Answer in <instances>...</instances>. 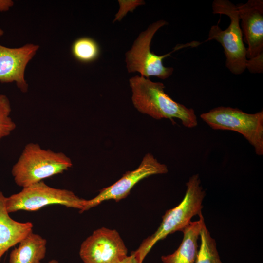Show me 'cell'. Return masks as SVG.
Instances as JSON below:
<instances>
[{
	"label": "cell",
	"mask_w": 263,
	"mask_h": 263,
	"mask_svg": "<svg viewBox=\"0 0 263 263\" xmlns=\"http://www.w3.org/2000/svg\"><path fill=\"white\" fill-rule=\"evenodd\" d=\"M129 82L133 104L140 113L157 120L166 118L173 122L177 118L188 128L197 125L194 110L174 101L165 92L163 83L138 75L130 78Z\"/></svg>",
	"instance_id": "obj_1"
},
{
	"label": "cell",
	"mask_w": 263,
	"mask_h": 263,
	"mask_svg": "<svg viewBox=\"0 0 263 263\" xmlns=\"http://www.w3.org/2000/svg\"><path fill=\"white\" fill-rule=\"evenodd\" d=\"M186 187L185 196L180 204L166 211L156 231L146 238L138 248L133 251L139 263H142L158 241L176 231H182L191 222L193 216L202 213V203L206 193L201 185L199 175L194 174L190 177L186 183Z\"/></svg>",
	"instance_id": "obj_2"
},
{
	"label": "cell",
	"mask_w": 263,
	"mask_h": 263,
	"mask_svg": "<svg viewBox=\"0 0 263 263\" xmlns=\"http://www.w3.org/2000/svg\"><path fill=\"white\" fill-rule=\"evenodd\" d=\"M72 165L64 153L42 149L31 142L24 147L11 173L15 183L23 188L62 173Z\"/></svg>",
	"instance_id": "obj_3"
},
{
	"label": "cell",
	"mask_w": 263,
	"mask_h": 263,
	"mask_svg": "<svg viewBox=\"0 0 263 263\" xmlns=\"http://www.w3.org/2000/svg\"><path fill=\"white\" fill-rule=\"evenodd\" d=\"M212 8L213 14L227 16L230 22L224 30L218 25L212 26L205 41L214 40L220 43L224 48L226 68L233 74H242L246 69L247 58L237 6L228 0H215Z\"/></svg>",
	"instance_id": "obj_4"
},
{
	"label": "cell",
	"mask_w": 263,
	"mask_h": 263,
	"mask_svg": "<svg viewBox=\"0 0 263 263\" xmlns=\"http://www.w3.org/2000/svg\"><path fill=\"white\" fill-rule=\"evenodd\" d=\"M167 24V22L164 20L157 21L140 34L131 49L126 54V62L129 73L137 72L140 73L141 76L147 78L155 76L165 79L172 75L174 69L164 66L163 59L180 49L195 47L200 44L198 42L193 41L177 45L172 51L162 56L151 52L150 46L153 37L160 28Z\"/></svg>",
	"instance_id": "obj_5"
},
{
	"label": "cell",
	"mask_w": 263,
	"mask_h": 263,
	"mask_svg": "<svg viewBox=\"0 0 263 263\" xmlns=\"http://www.w3.org/2000/svg\"><path fill=\"white\" fill-rule=\"evenodd\" d=\"M200 117L213 129L240 133L254 147L257 155H263V110L248 113L237 108L221 106L202 113Z\"/></svg>",
	"instance_id": "obj_6"
},
{
	"label": "cell",
	"mask_w": 263,
	"mask_h": 263,
	"mask_svg": "<svg viewBox=\"0 0 263 263\" xmlns=\"http://www.w3.org/2000/svg\"><path fill=\"white\" fill-rule=\"evenodd\" d=\"M86 200L71 190L52 188L42 181L5 197V204L9 213L19 210L35 211L51 204L78 209L80 212Z\"/></svg>",
	"instance_id": "obj_7"
},
{
	"label": "cell",
	"mask_w": 263,
	"mask_h": 263,
	"mask_svg": "<svg viewBox=\"0 0 263 263\" xmlns=\"http://www.w3.org/2000/svg\"><path fill=\"white\" fill-rule=\"evenodd\" d=\"M167 166L160 163L150 153L143 157L138 167L126 172L122 177L113 185L104 188L94 198L87 200L82 213L106 200H113L118 202L126 197L132 188L140 181L150 175L167 173Z\"/></svg>",
	"instance_id": "obj_8"
},
{
	"label": "cell",
	"mask_w": 263,
	"mask_h": 263,
	"mask_svg": "<svg viewBox=\"0 0 263 263\" xmlns=\"http://www.w3.org/2000/svg\"><path fill=\"white\" fill-rule=\"evenodd\" d=\"M127 253L118 232L106 227L94 230L83 242L79 250L84 263H119Z\"/></svg>",
	"instance_id": "obj_9"
},
{
	"label": "cell",
	"mask_w": 263,
	"mask_h": 263,
	"mask_svg": "<svg viewBox=\"0 0 263 263\" xmlns=\"http://www.w3.org/2000/svg\"><path fill=\"white\" fill-rule=\"evenodd\" d=\"M38 48V45L33 44L16 48L0 44V82H15L22 92H27L28 85L24 78L25 69Z\"/></svg>",
	"instance_id": "obj_10"
},
{
	"label": "cell",
	"mask_w": 263,
	"mask_h": 263,
	"mask_svg": "<svg viewBox=\"0 0 263 263\" xmlns=\"http://www.w3.org/2000/svg\"><path fill=\"white\" fill-rule=\"evenodd\" d=\"M244 41L247 45L246 57L263 53V0H248L237 6Z\"/></svg>",
	"instance_id": "obj_11"
},
{
	"label": "cell",
	"mask_w": 263,
	"mask_h": 263,
	"mask_svg": "<svg viewBox=\"0 0 263 263\" xmlns=\"http://www.w3.org/2000/svg\"><path fill=\"white\" fill-rule=\"evenodd\" d=\"M5 197L0 190V261L9 249L33 231V227L31 222H19L11 218L5 207Z\"/></svg>",
	"instance_id": "obj_12"
},
{
	"label": "cell",
	"mask_w": 263,
	"mask_h": 263,
	"mask_svg": "<svg viewBox=\"0 0 263 263\" xmlns=\"http://www.w3.org/2000/svg\"><path fill=\"white\" fill-rule=\"evenodd\" d=\"M199 219L190 222L183 229V238L178 248L172 254L162 256L163 263H194L198 252L197 241L204 218L201 213Z\"/></svg>",
	"instance_id": "obj_13"
},
{
	"label": "cell",
	"mask_w": 263,
	"mask_h": 263,
	"mask_svg": "<svg viewBox=\"0 0 263 263\" xmlns=\"http://www.w3.org/2000/svg\"><path fill=\"white\" fill-rule=\"evenodd\" d=\"M46 244L45 239L31 232L11 251L9 263H41L45 256Z\"/></svg>",
	"instance_id": "obj_14"
},
{
	"label": "cell",
	"mask_w": 263,
	"mask_h": 263,
	"mask_svg": "<svg viewBox=\"0 0 263 263\" xmlns=\"http://www.w3.org/2000/svg\"><path fill=\"white\" fill-rule=\"evenodd\" d=\"M73 56L83 63H91L96 60L100 54L98 43L93 38L83 37L76 39L71 46Z\"/></svg>",
	"instance_id": "obj_15"
},
{
	"label": "cell",
	"mask_w": 263,
	"mask_h": 263,
	"mask_svg": "<svg viewBox=\"0 0 263 263\" xmlns=\"http://www.w3.org/2000/svg\"><path fill=\"white\" fill-rule=\"evenodd\" d=\"M199 237L200 245L194 263H223L215 240L211 236L205 223L201 227Z\"/></svg>",
	"instance_id": "obj_16"
},
{
	"label": "cell",
	"mask_w": 263,
	"mask_h": 263,
	"mask_svg": "<svg viewBox=\"0 0 263 263\" xmlns=\"http://www.w3.org/2000/svg\"><path fill=\"white\" fill-rule=\"evenodd\" d=\"M11 107L8 98L0 94V144L1 139L9 136L16 129V125L10 117Z\"/></svg>",
	"instance_id": "obj_17"
},
{
	"label": "cell",
	"mask_w": 263,
	"mask_h": 263,
	"mask_svg": "<svg viewBox=\"0 0 263 263\" xmlns=\"http://www.w3.org/2000/svg\"><path fill=\"white\" fill-rule=\"evenodd\" d=\"M246 69L251 73H263V53L251 59H247Z\"/></svg>",
	"instance_id": "obj_18"
},
{
	"label": "cell",
	"mask_w": 263,
	"mask_h": 263,
	"mask_svg": "<svg viewBox=\"0 0 263 263\" xmlns=\"http://www.w3.org/2000/svg\"><path fill=\"white\" fill-rule=\"evenodd\" d=\"M13 5L14 2L11 0H0V12L8 11Z\"/></svg>",
	"instance_id": "obj_19"
},
{
	"label": "cell",
	"mask_w": 263,
	"mask_h": 263,
	"mask_svg": "<svg viewBox=\"0 0 263 263\" xmlns=\"http://www.w3.org/2000/svg\"><path fill=\"white\" fill-rule=\"evenodd\" d=\"M119 263H139V262L137 256L132 251L130 256H127Z\"/></svg>",
	"instance_id": "obj_20"
},
{
	"label": "cell",
	"mask_w": 263,
	"mask_h": 263,
	"mask_svg": "<svg viewBox=\"0 0 263 263\" xmlns=\"http://www.w3.org/2000/svg\"><path fill=\"white\" fill-rule=\"evenodd\" d=\"M48 263H59V262L56 260H52L49 261Z\"/></svg>",
	"instance_id": "obj_21"
},
{
	"label": "cell",
	"mask_w": 263,
	"mask_h": 263,
	"mask_svg": "<svg viewBox=\"0 0 263 263\" xmlns=\"http://www.w3.org/2000/svg\"><path fill=\"white\" fill-rule=\"evenodd\" d=\"M3 33H4L3 31L2 30V29H1V28H0V36L3 35Z\"/></svg>",
	"instance_id": "obj_22"
}]
</instances>
